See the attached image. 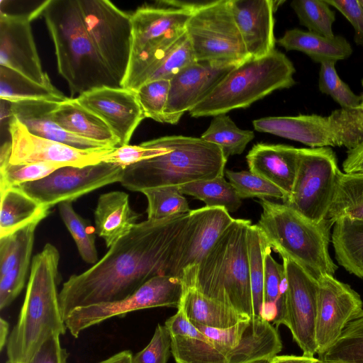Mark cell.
Instances as JSON below:
<instances>
[{
    "instance_id": "6da1fadb",
    "label": "cell",
    "mask_w": 363,
    "mask_h": 363,
    "mask_svg": "<svg viewBox=\"0 0 363 363\" xmlns=\"http://www.w3.org/2000/svg\"><path fill=\"white\" fill-rule=\"evenodd\" d=\"M189 213L138 223L87 270L72 275L59 292L65 320L76 308L121 301L158 275H168Z\"/></svg>"
},
{
    "instance_id": "7a4b0ae2",
    "label": "cell",
    "mask_w": 363,
    "mask_h": 363,
    "mask_svg": "<svg viewBox=\"0 0 363 363\" xmlns=\"http://www.w3.org/2000/svg\"><path fill=\"white\" fill-rule=\"evenodd\" d=\"M60 258L57 248L47 243L32 259L24 301L6 345L12 363H28L48 337L66 333L57 291Z\"/></svg>"
},
{
    "instance_id": "3957f363",
    "label": "cell",
    "mask_w": 363,
    "mask_h": 363,
    "mask_svg": "<svg viewBox=\"0 0 363 363\" xmlns=\"http://www.w3.org/2000/svg\"><path fill=\"white\" fill-rule=\"evenodd\" d=\"M42 5V15L54 44L57 70L67 82L72 98L100 87L121 86L89 36L77 0H49Z\"/></svg>"
},
{
    "instance_id": "277c9868",
    "label": "cell",
    "mask_w": 363,
    "mask_h": 363,
    "mask_svg": "<svg viewBox=\"0 0 363 363\" xmlns=\"http://www.w3.org/2000/svg\"><path fill=\"white\" fill-rule=\"evenodd\" d=\"M250 220L235 219L201 261L185 287L253 317L247 235Z\"/></svg>"
},
{
    "instance_id": "5b68a950",
    "label": "cell",
    "mask_w": 363,
    "mask_h": 363,
    "mask_svg": "<svg viewBox=\"0 0 363 363\" xmlns=\"http://www.w3.org/2000/svg\"><path fill=\"white\" fill-rule=\"evenodd\" d=\"M162 138L167 152L125 168L120 182L123 187L141 192L224 176L227 159L216 145L183 135Z\"/></svg>"
},
{
    "instance_id": "8992f818",
    "label": "cell",
    "mask_w": 363,
    "mask_h": 363,
    "mask_svg": "<svg viewBox=\"0 0 363 363\" xmlns=\"http://www.w3.org/2000/svg\"><path fill=\"white\" fill-rule=\"evenodd\" d=\"M262 212L257 224L271 248L316 279L334 276L337 266L329 252L335 222H313L284 203L259 199Z\"/></svg>"
},
{
    "instance_id": "52a82bcc",
    "label": "cell",
    "mask_w": 363,
    "mask_h": 363,
    "mask_svg": "<svg viewBox=\"0 0 363 363\" xmlns=\"http://www.w3.org/2000/svg\"><path fill=\"white\" fill-rule=\"evenodd\" d=\"M291 61L274 50L260 58H250L238 65L203 101L193 107L194 118L225 114L249 107L272 92L296 84Z\"/></svg>"
},
{
    "instance_id": "ba28073f",
    "label": "cell",
    "mask_w": 363,
    "mask_h": 363,
    "mask_svg": "<svg viewBox=\"0 0 363 363\" xmlns=\"http://www.w3.org/2000/svg\"><path fill=\"white\" fill-rule=\"evenodd\" d=\"M191 14L161 4L142 6L131 14V56L122 87L135 90L146 70L186 32Z\"/></svg>"
},
{
    "instance_id": "9c48e42d",
    "label": "cell",
    "mask_w": 363,
    "mask_h": 363,
    "mask_svg": "<svg viewBox=\"0 0 363 363\" xmlns=\"http://www.w3.org/2000/svg\"><path fill=\"white\" fill-rule=\"evenodd\" d=\"M186 31L196 61L238 65L250 58L230 0L206 1L192 11Z\"/></svg>"
},
{
    "instance_id": "30bf717a",
    "label": "cell",
    "mask_w": 363,
    "mask_h": 363,
    "mask_svg": "<svg viewBox=\"0 0 363 363\" xmlns=\"http://www.w3.org/2000/svg\"><path fill=\"white\" fill-rule=\"evenodd\" d=\"M77 2L84 26L97 52L122 86L131 56V15L108 0Z\"/></svg>"
},
{
    "instance_id": "8fae6325",
    "label": "cell",
    "mask_w": 363,
    "mask_h": 363,
    "mask_svg": "<svg viewBox=\"0 0 363 363\" xmlns=\"http://www.w3.org/2000/svg\"><path fill=\"white\" fill-rule=\"evenodd\" d=\"M341 172L332 148H300L296 179L284 204L313 222H322L327 218Z\"/></svg>"
},
{
    "instance_id": "7c38bea8",
    "label": "cell",
    "mask_w": 363,
    "mask_h": 363,
    "mask_svg": "<svg viewBox=\"0 0 363 363\" xmlns=\"http://www.w3.org/2000/svg\"><path fill=\"white\" fill-rule=\"evenodd\" d=\"M185 285L175 277L156 276L133 294L121 301L81 307L72 311L65 322L74 337L84 330L113 317H123L138 310L180 306Z\"/></svg>"
},
{
    "instance_id": "4fadbf2b",
    "label": "cell",
    "mask_w": 363,
    "mask_h": 363,
    "mask_svg": "<svg viewBox=\"0 0 363 363\" xmlns=\"http://www.w3.org/2000/svg\"><path fill=\"white\" fill-rule=\"evenodd\" d=\"M124 168L99 162L85 167L65 166L48 176L22 184L19 188L39 203L52 208L77 199L113 183L120 182Z\"/></svg>"
},
{
    "instance_id": "5bb4252c",
    "label": "cell",
    "mask_w": 363,
    "mask_h": 363,
    "mask_svg": "<svg viewBox=\"0 0 363 363\" xmlns=\"http://www.w3.org/2000/svg\"><path fill=\"white\" fill-rule=\"evenodd\" d=\"M286 277L284 308L279 325H286L303 355L317 354L315 319L318 281L296 262L282 258Z\"/></svg>"
},
{
    "instance_id": "9a60e30c",
    "label": "cell",
    "mask_w": 363,
    "mask_h": 363,
    "mask_svg": "<svg viewBox=\"0 0 363 363\" xmlns=\"http://www.w3.org/2000/svg\"><path fill=\"white\" fill-rule=\"evenodd\" d=\"M235 218L223 208L204 206L191 210L172 253L168 275L184 285L222 233Z\"/></svg>"
},
{
    "instance_id": "2e32d148",
    "label": "cell",
    "mask_w": 363,
    "mask_h": 363,
    "mask_svg": "<svg viewBox=\"0 0 363 363\" xmlns=\"http://www.w3.org/2000/svg\"><path fill=\"white\" fill-rule=\"evenodd\" d=\"M194 325L226 355L229 363L272 359L282 349L277 328L262 316L252 317L227 329Z\"/></svg>"
},
{
    "instance_id": "e0dca14e",
    "label": "cell",
    "mask_w": 363,
    "mask_h": 363,
    "mask_svg": "<svg viewBox=\"0 0 363 363\" xmlns=\"http://www.w3.org/2000/svg\"><path fill=\"white\" fill-rule=\"evenodd\" d=\"M11 138L9 162L13 164L55 162L66 166L85 167L101 162L102 157L116 147L79 150L30 133L14 116L8 122Z\"/></svg>"
},
{
    "instance_id": "ac0fdd59",
    "label": "cell",
    "mask_w": 363,
    "mask_h": 363,
    "mask_svg": "<svg viewBox=\"0 0 363 363\" xmlns=\"http://www.w3.org/2000/svg\"><path fill=\"white\" fill-rule=\"evenodd\" d=\"M315 319L317 354L325 352L340 337L347 323L362 310L359 294L334 276L318 279Z\"/></svg>"
},
{
    "instance_id": "d6986e66",
    "label": "cell",
    "mask_w": 363,
    "mask_h": 363,
    "mask_svg": "<svg viewBox=\"0 0 363 363\" xmlns=\"http://www.w3.org/2000/svg\"><path fill=\"white\" fill-rule=\"evenodd\" d=\"M29 13H0V66L12 69L45 86L53 85L43 70L36 48Z\"/></svg>"
},
{
    "instance_id": "ffe728a7",
    "label": "cell",
    "mask_w": 363,
    "mask_h": 363,
    "mask_svg": "<svg viewBox=\"0 0 363 363\" xmlns=\"http://www.w3.org/2000/svg\"><path fill=\"white\" fill-rule=\"evenodd\" d=\"M237 65L196 61L179 72L170 80L164 123L177 124L185 112L209 95Z\"/></svg>"
},
{
    "instance_id": "44dd1931",
    "label": "cell",
    "mask_w": 363,
    "mask_h": 363,
    "mask_svg": "<svg viewBox=\"0 0 363 363\" xmlns=\"http://www.w3.org/2000/svg\"><path fill=\"white\" fill-rule=\"evenodd\" d=\"M78 102L102 119L119 140L129 145L140 122L146 118L135 91L125 87L104 86L76 97Z\"/></svg>"
},
{
    "instance_id": "7402d4cb",
    "label": "cell",
    "mask_w": 363,
    "mask_h": 363,
    "mask_svg": "<svg viewBox=\"0 0 363 363\" xmlns=\"http://www.w3.org/2000/svg\"><path fill=\"white\" fill-rule=\"evenodd\" d=\"M233 14L250 58L274 51V10L270 0H230Z\"/></svg>"
},
{
    "instance_id": "603a6c76",
    "label": "cell",
    "mask_w": 363,
    "mask_h": 363,
    "mask_svg": "<svg viewBox=\"0 0 363 363\" xmlns=\"http://www.w3.org/2000/svg\"><path fill=\"white\" fill-rule=\"evenodd\" d=\"M262 133L301 143L310 147H340L328 116L316 114L265 117L252 121Z\"/></svg>"
},
{
    "instance_id": "cb8c5ba5",
    "label": "cell",
    "mask_w": 363,
    "mask_h": 363,
    "mask_svg": "<svg viewBox=\"0 0 363 363\" xmlns=\"http://www.w3.org/2000/svg\"><path fill=\"white\" fill-rule=\"evenodd\" d=\"M300 159V148L286 145L257 143L249 151L246 160L249 171L267 179L285 196L291 193Z\"/></svg>"
},
{
    "instance_id": "d4e9b609",
    "label": "cell",
    "mask_w": 363,
    "mask_h": 363,
    "mask_svg": "<svg viewBox=\"0 0 363 363\" xmlns=\"http://www.w3.org/2000/svg\"><path fill=\"white\" fill-rule=\"evenodd\" d=\"M46 100H24L10 103L11 116L16 118L32 134L79 150L111 147L82 138L61 128L53 119L56 104Z\"/></svg>"
},
{
    "instance_id": "484cf974",
    "label": "cell",
    "mask_w": 363,
    "mask_h": 363,
    "mask_svg": "<svg viewBox=\"0 0 363 363\" xmlns=\"http://www.w3.org/2000/svg\"><path fill=\"white\" fill-rule=\"evenodd\" d=\"M140 216L130 207L127 193H104L99 197L94 211L95 233L109 249L132 230Z\"/></svg>"
},
{
    "instance_id": "4316f807",
    "label": "cell",
    "mask_w": 363,
    "mask_h": 363,
    "mask_svg": "<svg viewBox=\"0 0 363 363\" xmlns=\"http://www.w3.org/2000/svg\"><path fill=\"white\" fill-rule=\"evenodd\" d=\"M52 116L68 133L111 147H119V140L107 124L82 106L76 98H68L65 101L57 103Z\"/></svg>"
},
{
    "instance_id": "83f0119b",
    "label": "cell",
    "mask_w": 363,
    "mask_h": 363,
    "mask_svg": "<svg viewBox=\"0 0 363 363\" xmlns=\"http://www.w3.org/2000/svg\"><path fill=\"white\" fill-rule=\"evenodd\" d=\"M178 309L194 325L216 329H227L250 317L213 299L193 286H187Z\"/></svg>"
},
{
    "instance_id": "f1b7e54d",
    "label": "cell",
    "mask_w": 363,
    "mask_h": 363,
    "mask_svg": "<svg viewBox=\"0 0 363 363\" xmlns=\"http://www.w3.org/2000/svg\"><path fill=\"white\" fill-rule=\"evenodd\" d=\"M277 43L286 51L303 52L312 60L320 64L328 60L337 62L345 60L352 53L350 43L342 36L326 38L298 28L286 30L277 40Z\"/></svg>"
},
{
    "instance_id": "f546056e",
    "label": "cell",
    "mask_w": 363,
    "mask_h": 363,
    "mask_svg": "<svg viewBox=\"0 0 363 363\" xmlns=\"http://www.w3.org/2000/svg\"><path fill=\"white\" fill-rule=\"evenodd\" d=\"M0 237L12 234L27 225L42 221L50 208L14 186L0 191Z\"/></svg>"
},
{
    "instance_id": "4dcf8cb0",
    "label": "cell",
    "mask_w": 363,
    "mask_h": 363,
    "mask_svg": "<svg viewBox=\"0 0 363 363\" xmlns=\"http://www.w3.org/2000/svg\"><path fill=\"white\" fill-rule=\"evenodd\" d=\"M335 259L350 274L363 279V220L341 218L333 225Z\"/></svg>"
},
{
    "instance_id": "1f68e13d",
    "label": "cell",
    "mask_w": 363,
    "mask_h": 363,
    "mask_svg": "<svg viewBox=\"0 0 363 363\" xmlns=\"http://www.w3.org/2000/svg\"><path fill=\"white\" fill-rule=\"evenodd\" d=\"M0 99L9 103L24 100L62 102L68 97L54 85L40 84L12 69L0 66Z\"/></svg>"
},
{
    "instance_id": "d6a6232c",
    "label": "cell",
    "mask_w": 363,
    "mask_h": 363,
    "mask_svg": "<svg viewBox=\"0 0 363 363\" xmlns=\"http://www.w3.org/2000/svg\"><path fill=\"white\" fill-rule=\"evenodd\" d=\"M363 220V173L341 172L327 218Z\"/></svg>"
},
{
    "instance_id": "836d02e7",
    "label": "cell",
    "mask_w": 363,
    "mask_h": 363,
    "mask_svg": "<svg viewBox=\"0 0 363 363\" xmlns=\"http://www.w3.org/2000/svg\"><path fill=\"white\" fill-rule=\"evenodd\" d=\"M253 317L262 316L265 257L271 247L257 225L251 224L247 235Z\"/></svg>"
},
{
    "instance_id": "e575fe53",
    "label": "cell",
    "mask_w": 363,
    "mask_h": 363,
    "mask_svg": "<svg viewBox=\"0 0 363 363\" xmlns=\"http://www.w3.org/2000/svg\"><path fill=\"white\" fill-rule=\"evenodd\" d=\"M195 62V55L186 31L147 69L140 79L137 89L152 81L171 80L179 72Z\"/></svg>"
},
{
    "instance_id": "d590c367",
    "label": "cell",
    "mask_w": 363,
    "mask_h": 363,
    "mask_svg": "<svg viewBox=\"0 0 363 363\" xmlns=\"http://www.w3.org/2000/svg\"><path fill=\"white\" fill-rule=\"evenodd\" d=\"M179 191L202 201L207 207L223 208L229 213L236 211L242 204V199L224 176L191 182L179 186Z\"/></svg>"
},
{
    "instance_id": "8d00e7d4",
    "label": "cell",
    "mask_w": 363,
    "mask_h": 363,
    "mask_svg": "<svg viewBox=\"0 0 363 363\" xmlns=\"http://www.w3.org/2000/svg\"><path fill=\"white\" fill-rule=\"evenodd\" d=\"M213 117L208 128L200 138L218 146L227 160L230 156L242 154L255 138L254 132L239 128L226 114Z\"/></svg>"
},
{
    "instance_id": "74e56055",
    "label": "cell",
    "mask_w": 363,
    "mask_h": 363,
    "mask_svg": "<svg viewBox=\"0 0 363 363\" xmlns=\"http://www.w3.org/2000/svg\"><path fill=\"white\" fill-rule=\"evenodd\" d=\"M318 357L323 362L363 363V309L347 323L338 339Z\"/></svg>"
},
{
    "instance_id": "f35d334b",
    "label": "cell",
    "mask_w": 363,
    "mask_h": 363,
    "mask_svg": "<svg viewBox=\"0 0 363 363\" xmlns=\"http://www.w3.org/2000/svg\"><path fill=\"white\" fill-rule=\"evenodd\" d=\"M10 153L11 143L5 142L0 150V191L41 179L66 166L55 162L13 164L9 162Z\"/></svg>"
},
{
    "instance_id": "ab89813d",
    "label": "cell",
    "mask_w": 363,
    "mask_h": 363,
    "mask_svg": "<svg viewBox=\"0 0 363 363\" xmlns=\"http://www.w3.org/2000/svg\"><path fill=\"white\" fill-rule=\"evenodd\" d=\"M286 277L283 264L268 254L264 262V306L262 317L272 320L277 328L283 315L286 292Z\"/></svg>"
},
{
    "instance_id": "60d3db41",
    "label": "cell",
    "mask_w": 363,
    "mask_h": 363,
    "mask_svg": "<svg viewBox=\"0 0 363 363\" xmlns=\"http://www.w3.org/2000/svg\"><path fill=\"white\" fill-rule=\"evenodd\" d=\"M171 353L176 363H229L208 338L171 335Z\"/></svg>"
},
{
    "instance_id": "b9f144b4",
    "label": "cell",
    "mask_w": 363,
    "mask_h": 363,
    "mask_svg": "<svg viewBox=\"0 0 363 363\" xmlns=\"http://www.w3.org/2000/svg\"><path fill=\"white\" fill-rule=\"evenodd\" d=\"M147 201V219L162 220L191 211L188 201L179 186H167L147 189L141 191Z\"/></svg>"
},
{
    "instance_id": "7bdbcfd3",
    "label": "cell",
    "mask_w": 363,
    "mask_h": 363,
    "mask_svg": "<svg viewBox=\"0 0 363 363\" xmlns=\"http://www.w3.org/2000/svg\"><path fill=\"white\" fill-rule=\"evenodd\" d=\"M58 208L60 217L74 240L82 259L88 264H95L99 260L93 227L74 211L72 202L60 203Z\"/></svg>"
},
{
    "instance_id": "ee69618b",
    "label": "cell",
    "mask_w": 363,
    "mask_h": 363,
    "mask_svg": "<svg viewBox=\"0 0 363 363\" xmlns=\"http://www.w3.org/2000/svg\"><path fill=\"white\" fill-rule=\"evenodd\" d=\"M291 6L296 13L300 24L309 32L326 38H333V24L335 13L325 0H294Z\"/></svg>"
},
{
    "instance_id": "f6af8a7d",
    "label": "cell",
    "mask_w": 363,
    "mask_h": 363,
    "mask_svg": "<svg viewBox=\"0 0 363 363\" xmlns=\"http://www.w3.org/2000/svg\"><path fill=\"white\" fill-rule=\"evenodd\" d=\"M360 98L357 107L337 109L328 116L340 147L345 146L347 150L354 148L363 141V92Z\"/></svg>"
},
{
    "instance_id": "bcb514c9",
    "label": "cell",
    "mask_w": 363,
    "mask_h": 363,
    "mask_svg": "<svg viewBox=\"0 0 363 363\" xmlns=\"http://www.w3.org/2000/svg\"><path fill=\"white\" fill-rule=\"evenodd\" d=\"M35 235L27 241L16 265L8 273L0 277V309H5L23 289L30 263Z\"/></svg>"
},
{
    "instance_id": "7dc6e473",
    "label": "cell",
    "mask_w": 363,
    "mask_h": 363,
    "mask_svg": "<svg viewBox=\"0 0 363 363\" xmlns=\"http://www.w3.org/2000/svg\"><path fill=\"white\" fill-rule=\"evenodd\" d=\"M225 174L241 199L274 198L283 201L285 199V196L279 188L250 171L235 172L226 169Z\"/></svg>"
},
{
    "instance_id": "c3c4849f",
    "label": "cell",
    "mask_w": 363,
    "mask_h": 363,
    "mask_svg": "<svg viewBox=\"0 0 363 363\" xmlns=\"http://www.w3.org/2000/svg\"><path fill=\"white\" fill-rule=\"evenodd\" d=\"M335 63L332 60L320 63L318 89L322 93L329 95L340 106V108H354L360 104V96L356 95L339 77Z\"/></svg>"
},
{
    "instance_id": "681fc988",
    "label": "cell",
    "mask_w": 363,
    "mask_h": 363,
    "mask_svg": "<svg viewBox=\"0 0 363 363\" xmlns=\"http://www.w3.org/2000/svg\"><path fill=\"white\" fill-rule=\"evenodd\" d=\"M167 150L161 137L137 145H126L117 147L105 155L101 162L118 165L125 169L140 162L163 155Z\"/></svg>"
},
{
    "instance_id": "f907efd6",
    "label": "cell",
    "mask_w": 363,
    "mask_h": 363,
    "mask_svg": "<svg viewBox=\"0 0 363 363\" xmlns=\"http://www.w3.org/2000/svg\"><path fill=\"white\" fill-rule=\"evenodd\" d=\"M170 89V80L160 79L142 85L135 91L146 118L164 123V112Z\"/></svg>"
},
{
    "instance_id": "816d5d0a",
    "label": "cell",
    "mask_w": 363,
    "mask_h": 363,
    "mask_svg": "<svg viewBox=\"0 0 363 363\" xmlns=\"http://www.w3.org/2000/svg\"><path fill=\"white\" fill-rule=\"evenodd\" d=\"M40 221L6 236L0 237V277L8 273L16 265L28 240L33 235Z\"/></svg>"
},
{
    "instance_id": "f5cc1de1",
    "label": "cell",
    "mask_w": 363,
    "mask_h": 363,
    "mask_svg": "<svg viewBox=\"0 0 363 363\" xmlns=\"http://www.w3.org/2000/svg\"><path fill=\"white\" fill-rule=\"evenodd\" d=\"M171 343V335L166 326L157 324L150 342L133 356L132 363H167Z\"/></svg>"
},
{
    "instance_id": "db71d44e",
    "label": "cell",
    "mask_w": 363,
    "mask_h": 363,
    "mask_svg": "<svg viewBox=\"0 0 363 363\" xmlns=\"http://www.w3.org/2000/svg\"><path fill=\"white\" fill-rule=\"evenodd\" d=\"M348 20L354 30V42L363 46V9L358 0H325Z\"/></svg>"
},
{
    "instance_id": "11a10c76",
    "label": "cell",
    "mask_w": 363,
    "mask_h": 363,
    "mask_svg": "<svg viewBox=\"0 0 363 363\" xmlns=\"http://www.w3.org/2000/svg\"><path fill=\"white\" fill-rule=\"evenodd\" d=\"M68 353L60 342V336L52 335L39 347L28 363H67Z\"/></svg>"
},
{
    "instance_id": "9f6ffc18",
    "label": "cell",
    "mask_w": 363,
    "mask_h": 363,
    "mask_svg": "<svg viewBox=\"0 0 363 363\" xmlns=\"http://www.w3.org/2000/svg\"><path fill=\"white\" fill-rule=\"evenodd\" d=\"M171 335L185 336L199 339L208 337L192 324L180 309L164 323Z\"/></svg>"
},
{
    "instance_id": "6f0895ef",
    "label": "cell",
    "mask_w": 363,
    "mask_h": 363,
    "mask_svg": "<svg viewBox=\"0 0 363 363\" xmlns=\"http://www.w3.org/2000/svg\"><path fill=\"white\" fill-rule=\"evenodd\" d=\"M342 169L344 173H363V141L354 148L347 151Z\"/></svg>"
},
{
    "instance_id": "680465c9",
    "label": "cell",
    "mask_w": 363,
    "mask_h": 363,
    "mask_svg": "<svg viewBox=\"0 0 363 363\" xmlns=\"http://www.w3.org/2000/svg\"><path fill=\"white\" fill-rule=\"evenodd\" d=\"M270 363H324L319 358L308 356L281 355L272 358Z\"/></svg>"
},
{
    "instance_id": "91938a15",
    "label": "cell",
    "mask_w": 363,
    "mask_h": 363,
    "mask_svg": "<svg viewBox=\"0 0 363 363\" xmlns=\"http://www.w3.org/2000/svg\"><path fill=\"white\" fill-rule=\"evenodd\" d=\"M133 354L130 350L119 352L97 363H132Z\"/></svg>"
},
{
    "instance_id": "94428289",
    "label": "cell",
    "mask_w": 363,
    "mask_h": 363,
    "mask_svg": "<svg viewBox=\"0 0 363 363\" xmlns=\"http://www.w3.org/2000/svg\"><path fill=\"white\" fill-rule=\"evenodd\" d=\"M9 323L3 318H0V350L2 351L5 346H6L9 335Z\"/></svg>"
},
{
    "instance_id": "6125c7cd",
    "label": "cell",
    "mask_w": 363,
    "mask_h": 363,
    "mask_svg": "<svg viewBox=\"0 0 363 363\" xmlns=\"http://www.w3.org/2000/svg\"><path fill=\"white\" fill-rule=\"evenodd\" d=\"M270 359H262L250 363H270Z\"/></svg>"
},
{
    "instance_id": "be15d7a7",
    "label": "cell",
    "mask_w": 363,
    "mask_h": 363,
    "mask_svg": "<svg viewBox=\"0 0 363 363\" xmlns=\"http://www.w3.org/2000/svg\"><path fill=\"white\" fill-rule=\"evenodd\" d=\"M359 3L360 4L361 6L363 9V0H358Z\"/></svg>"
},
{
    "instance_id": "e7e4bbea",
    "label": "cell",
    "mask_w": 363,
    "mask_h": 363,
    "mask_svg": "<svg viewBox=\"0 0 363 363\" xmlns=\"http://www.w3.org/2000/svg\"><path fill=\"white\" fill-rule=\"evenodd\" d=\"M6 363H12L10 361L7 360Z\"/></svg>"
},
{
    "instance_id": "03108f58",
    "label": "cell",
    "mask_w": 363,
    "mask_h": 363,
    "mask_svg": "<svg viewBox=\"0 0 363 363\" xmlns=\"http://www.w3.org/2000/svg\"><path fill=\"white\" fill-rule=\"evenodd\" d=\"M324 363H337V362H324Z\"/></svg>"
}]
</instances>
